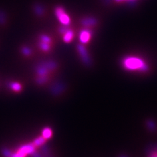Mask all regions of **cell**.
I'll return each mask as SVG.
<instances>
[{
    "label": "cell",
    "instance_id": "cell-1",
    "mask_svg": "<svg viewBox=\"0 0 157 157\" xmlns=\"http://www.w3.org/2000/svg\"><path fill=\"white\" fill-rule=\"evenodd\" d=\"M124 66L129 71H146L147 66L144 61L137 57H128L123 62Z\"/></svg>",
    "mask_w": 157,
    "mask_h": 157
},
{
    "label": "cell",
    "instance_id": "cell-2",
    "mask_svg": "<svg viewBox=\"0 0 157 157\" xmlns=\"http://www.w3.org/2000/svg\"><path fill=\"white\" fill-rule=\"evenodd\" d=\"M55 64L52 62L45 63L44 65L38 67L36 69L37 76H48L49 77V73L54 71L56 67Z\"/></svg>",
    "mask_w": 157,
    "mask_h": 157
},
{
    "label": "cell",
    "instance_id": "cell-3",
    "mask_svg": "<svg viewBox=\"0 0 157 157\" xmlns=\"http://www.w3.org/2000/svg\"><path fill=\"white\" fill-rule=\"evenodd\" d=\"M55 13L59 22L64 26H68L71 24V21L69 16L65 12L62 7H58L55 9Z\"/></svg>",
    "mask_w": 157,
    "mask_h": 157
},
{
    "label": "cell",
    "instance_id": "cell-4",
    "mask_svg": "<svg viewBox=\"0 0 157 157\" xmlns=\"http://www.w3.org/2000/svg\"><path fill=\"white\" fill-rule=\"evenodd\" d=\"M77 51L82 58V61L87 65H89L91 63V60L86 49L82 44H78L77 47Z\"/></svg>",
    "mask_w": 157,
    "mask_h": 157
},
{
    "label": "cell",
    "instance_id": "cell-5",
    "mask_svg": "<svg viewBox=\"0 0 157 157\" xmlns=\"http://www.w3.org/2000/svg\"><path fill=\"white\" fill-rule=\"evenodd\" d=\"M92 36L91 32L88 30H83L80 33L79 40L81 43L86 44L89 42Z\"/></svg>",
    "mask_w": 157,
    "mask_h": 157
},
{
    "label": "cell",
    "instance_id": "cell-6",
    "mask_svg": "<svg viewBox=\"0 0 157 157\" xmlns=\"http://www.w3.org/2000/svg\"><path fill=\"white\" fill-rule=\"evenodd\" d=\"M62 36L63 42L65 43H70L73 39L74 33L71 29H69L67 28L66 30L62 34Z\"/></svg>",
    "mask_w": 157,
    "mask_h": 157
},
{
    "label": "cell",
    "instance_id": "cell-7",
    "mask_svg": "<svg viewBox=\"0 0 157 157\" xmlns=\"http://www.w3.org/2000/svg\"><path fill=\"white\" fill-rule=\"evenodd\" d=\"M9 88L14 92L19 93L23 89V86L21 83L17 82H12L9 84Z\"/></svg>",
    "mask_w": 157,
    "mask_h": 157
},
{
    "label": "cell",
    "instance_id": "cell-8",
    "mask_svg": "<svg viewBox=\"0 0 157 157\" xmlns=\"http://www.w3.org/2000/svg\"><path fill=\"white\" fill-rule=\"evenodd\" d=\"M34 145L32 144L26 145L22 147L19 150V151L25 154V155H27V154L32 152L34 151Z\"/></svg>",
    "mask_w": 157,
    "mask_h": 157
},
{
    "label": "cell",
    "instance_id": "cell-9",
    "mask_svg": "<svg viewBox=\"0 0 157 157\" xmlns=\"http://www.w3.org/2000/svg\"><path fill=\"white\" fill-rule=\"evenodd\" d=\"M39 48L43 52H49L51 49V44H48L46 43L39 41Z\"/></svg>",
    "mask_w": 157,
    "mask_h": 157
},
{
    "label": "cell",
    "instance_id": "cell-10",
    "mask_svg": "<svg viewBox=\"0 0 157 157\" xmlns=\"http://www.w3.org/2000/svg\"><path fill=\"white\" fill-rule=\"evenodd\" d=\"M82 23L85 26H91L94 25L96 23V20L92 17L86 18L82 21Z\"/></svg>",
    "mask_w": 157,
    "mask_h": 157
},
{
    "label": "cell",
    "instance_id": "cell-11",
    "mask_svg": "<svg viewBox=\"0 0 157 157\" xmlns=\"http://www.w3.org/2000/svg\"><path fill=\"white\" fill-rule=\"evenodd\" d=\"M39 40H40V41H41V42L46 43L50 44H52V39L47 34H41L40 36Z\"/></svg>",
    "mask_w": 157,
    "mask_h": 157
},
{
    "label": "cell",
    "instance_id": "cell-12",
    "mask_svg": "<svg viewBox=\"0 0 157 157\" xmlns=\"http://www.w3.org/2000/svg\"><path fill=\"white\" fill-rule=\"evenodd\" d=\"M21 52L25 56L29 57L31 54V50L27 47H23L21 48Z\"/></svg>",
    "mask_w": 157,
    "mask_h": 157
},
{
    "label": "cell",
    "instance_id": "cell-13",
    "mask_svg": "<svg viewBox=\"0 0 157 157\" xmlns=\"http://www.w3.org/2000/svg\"><path fill=\"white\" fill-rule=\"evenodd\" d=\"M52 135V131L51 130L48 128H46L43 130V136L46 139V138H50L51 136Z\"/></svg>",
    "mask_w": 157,
    "mask_h": 157
},
{
    "label": "cell",
    "instance_id": "cell-14",
    "mask_svg": "<svg viewBox=\"0 0 157 157\" xmlns=\"http://www.w3.org/2000/svg\"><path fill=\"white\" fill-rule=\"evenodd\" d=\"M45 138L43 136L40 137L35 140L33 144L34 146H40L45 142Z\"/></svg>",
    "mask_w": 157,
    "mask_h": 157
},
{
    "label": "cell",
    "instance_id": "cell-15",
    "mask_svg": "<svg viewBox=\"0 0 157 157\" xmlns=\"http://www.w3.org/2000/svg\"><path fill=\"white\" fill-rule=\"evenodd\" d=\"M26 155H25V154L22 153V152H21L19 151H18V152L12 155V157H25Z\"/></svg>",
    "mask_w": 157,
    "mask_h": 157
},
{
    "label": "cell",
    "instance_id": "cell-16",
    "mask_svg": "<svg viewBox=\"0 0 157 157\" xmlns=\"http://www.w3.org/2000/svg\"><path fill=\"white\" fill-rule=\"evenodd\" d=\"M151 157H157V150H156V151L152 153Z\"/></svg>",
    "mask_w": 157,
    "mask_h": 157
},
{
    "label": "cell",
    "instance_id": "cell-17",
    "mask_svg": "<svg viewBox=\"0 0 157 157\" xmlns=\"http://www.w3.org/2000/svg\"><path fill=\"white\" fill-rule=\"evenodd\" d=\"M116 1H123V0H116Z\"/></svg>",
    "mask_w": 157,
    "mask_h": 157
}]
</instances>
